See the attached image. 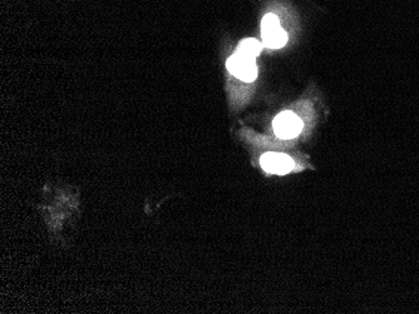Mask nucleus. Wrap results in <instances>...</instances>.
I'll return each instance as SVG.
<instances>
[{
    "instance_id": "1",
    "label": "nucleus",
    "mask_w": 419,
    "mask_h": 314,
    "mask_svg": "<svg viewBox=\"0 0 419 314\" xmlns=\"http://www.w3.org/2000/svg\"><path fill=\"white\" fill-rule=\"evenodd\" d=\"M228 69L232 76L239 78L242 82H254L258 76V67L255 58L246 57L236 51L228 60Z\"/></svg>"
},
{
    "instance_id": "2",
    "label": "nucleus",
    "mask_w": 419,
    "mask_h": 314,
    "mask_svg": "<svg viewBox=\"0 0 419 314\" xmlns=\"http://www.w3.org/2000/svg\"><path fill=\"white\" fill-rule=\"evenodd\" d=\"M303 129V122L292 112H283L274 120L275 134L281 139L298 137Z\"/></svg>"
},
{
    "instance_id": "3",
    "label": "nucleus",
    "mask_w": 419,
    "mask_h": 314,
    "mask_svg": "<svg viewBox=\"0 0 419 314\" xmlns=\"http://www.w3.org/2000/svg\"><path fill=\"white\" fill-rule=\"evenodd\" d=\"M260 164L262 170L274 174H286L294 168L292 158L283 153H267L261 157Z\"/></svg>"
},
{
    "instance_id": "4",
    "label": "nucleus",
    "mask_w": 419,
    "mask_h": 314,
    "mask_svg": "<svg viewBox=\"0 0 419 314\" xmlns=\"http://www.w3.org/2000/svg\"><path fill=\"white\" fill-rule=\"evenodd\" d=\"M261 34H262L264 45H267V48H271V49L283 48L287 42V34L280 26V24L279 26L267 28V29H262Z\"/></svg>"
},
{
    "instance_id": "5",
    "label": "nucleus",
    "mask_w": 419,
    "mask_h": 314,
    "mask_svg": "<svg viewBox=\"0 0 419 314\" xmlns=\"http://www.w3.org/2000/svg\"><path fill=\"white\" fill-rule=\"evenodd\" d=\"M261 51H262V44L256 39H244L240 47L237 48V53L250 58L259 57Z\"/></svg>"
}]
</instances>
